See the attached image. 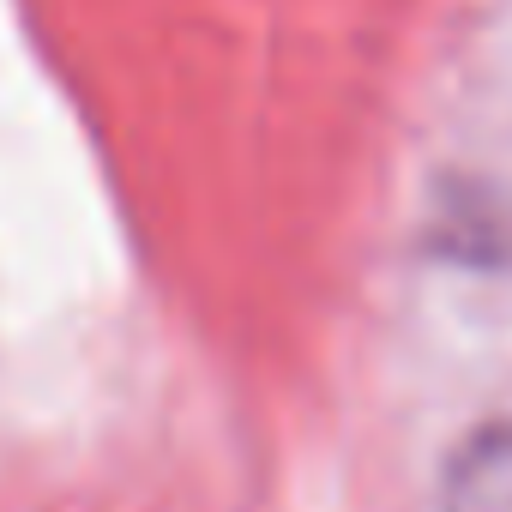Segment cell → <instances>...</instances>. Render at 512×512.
Masks as SVG:
<instances>
[{
	"label": "cell",
	"mask_w": 512,
	"mask_h": 512,
	"mask_svg": "<svg viewBox=\"0 0 512 512\" xmlns=\"http://www.w3.org/2000/svg\"><path fill=\"white\" fill-rule=\"evenodd\" d=\"M440 512H512V422L476 428L446 458Z\"/></svg>",
	"instance_id": "obj_1"
}]
</instances>
